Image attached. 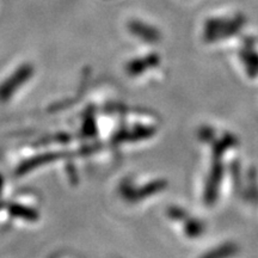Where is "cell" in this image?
<instances>
[{"instance_id": "cell-1", "label": "cell", "mask_w": 258, "mask_h": 258, "mask_svg": "<svg viewBox=\"0 0 258 258\" xmlns=\"http://www.w3.org/2000/svg\"><path fill=\"white\" fill-rule=\"evenodd\" d=\"M34 76V66L30 63H24L18 67L8 79L0 84V102H8L12 96L21 89L28 80Z\"/></svg>"}, {"instance_id": "cell-2", "label": "cell", "mask_w": 258, "mask_h": 258, "mask_svg": "<svg viewBox=\"0 0 258 258\" xmlns=\"http://www.w3.org/2000/svg\"><path fill=\"white\" fill-rule=\"evenodd\" d=\"M61 157H62V154L55 153V152L40 154V156H36V157L31 158V159L25 160L24 163H22L21 165L18 166L17 171H16V175L22 176V175H24V173H28L29 171L37 169V167L46 165V164H49L50 161L59 159V158H61Z\"/></svg>"}, {"instance_id": "cell-3", "label": "cell", "mask_w": 258, "mask_h": 258, "mask_svg": "<svg viewBox=\"0 0 258 258\" xmlns=\"http://www.w3.org/2000/svg\"><path fill=\"white\" fill-rule=\"evenodd\" d=\"M8 212L12 217L23 219L25 221H36L40 218V214L35 209L23 205H18V203H10L8 206Z\"/></svg>"}, {"instance_id": "cell-4", "label": "cell", "mask_w": 258, "mask_h": 258, "mask_svg": "<svg viewBox=\"0 0 258 258\" xmlns=\"http://www.w3.org/2000/svg\"><path fill=\"white\" fill-rule=\"evenodd\" d=\"M3 185H4V180H3V177H2V175H0V195H2Z\"/></svg>"}]
</instances>
